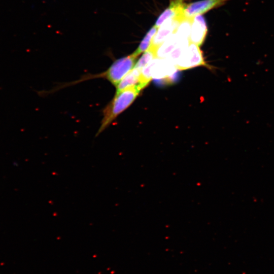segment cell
I'll return each mask as SVG.
<instances>
[{"label":"cell","instance_id":"7c38bea8","mask_svg":"<svg viewBox=\"0 0 274 274\" xmlns=\"http://www.w3.org/2000/svg\"><path fill=\"white\" fill-rule=\"evenodd\" d=\"M156 58V50L149 47L136 62L134 67L141 71L151 60Z\"/></svg>","mask_w":274,"mask_h":274},{"label":"cell","instance_id":"ba28073f","mask_svg":"<svg viewBox=\"0 0 274 274\" xmlns=\"http://www.w3.org/2000/svg\"><path fill=\"white\" fill-rule=\"evenodd\" d=\"M184 0H172L169 6L159 15L154 25L159 27L165 20L174 18L183 19L182 11L185 5Z\"/></svg>","mask_w":274,"mask_h":274},{"label":"cell","instance_id":"9c48e42d","mask_svg":"<svg viewBox=\"0 0 274 274\" xmlns=\"http://www.w3.org/2000/svg\"><path fill=\"white\" fill-rule=\"evenodd\" d=\"M180 39L175 32L173 33L156 49V58H166L177 47Z\"/></svg>","mask_w":274,"mask_h":274},{"label":"cell","instance_id":"30bf717a","mask_svg":"<svg viewBox=\"0 0 274 274\" xmlns=\"http://www.w3.org/2000/svg\"><path fill=\"white\" fill-rule=\"evenodd\" d=\"M141 72L139 70L133 67L117 85L116 87V92L121 91L129 87L137 85L139 86Z\"/></svg>","mask_w":274,"mask_h":274},{"label":"cell","instance_id":"6da1fadb","mask_svg":"<svg viewBox=\"0 0 274 274\" xmlns=\"http://www.w3.org/2000/svg\"><path fill=\"white\" fill-rule=\"evenodd\" d=\"M142 89L138 85L129 87L116 93L103 110V116L96 135L105 130L112 122L134 101Z\"/></svg>","mask_w":274,"mask_h":274},{"label":"cell","instance_id":"8fae6325","mask_svg":"<svg viewBox=\"0 0 274 274\" xmlns=\"http://www.w3.org/2000/svg\"><path fill=\"white\" fill-rule=\"evenodd\" d=\"M157 30V27L155 25L149 29L141 41L137 49L132 54L134 57H137L141 53L149 49Z\"/></svg>","mask_w":274,"mask_h":274},{"label":"cell","instance_id":"52a82bcc","mask_svg":"<svg viewBox=\"0 0 274 274\" xmlns=\"http://www.w3.org/2000/svg\"><path fill=\"white\" fill-rule=\"evenodd\" d=\"M208 31L206 21L202 14L192 18L189 41L200 46L204 42Z\"/></svg>","mask_w":274,"mask_h":274},{"label":"cell","instance_id":"3957f363","mask_svg":"<svg viewBox=\"0 0 274 274\" xmlns=\"http://www.w3.org/2000/svg\"><path fill=\"white\" fill-rule=\"evenodd\" d=\"M204 64L202 54L199 46L190 42L187 48L180 57L176 66L177 70H183Z\"/></svg>","mask_w":274,"mask_h":274},{"label":"cell","instance_id":"7a4b0ae2","mask_svg":"<svg viewBox=\"0 0 274 274\" xmlns=\"http://www.w3.org/2000/svg\"><path fill=\"white\" fill-rule=\"evenodd\" d=\"M136 58L131 54L115 60L104 72L87 77L86 80L102 78L109 81L115 87L122 79L134 67Z\"/></svg>","mask_w":274,"mask_h":274},{"label":"cell","instance_id":"8992f818","mask_svg":"<svg viewBox=\"0 0 274 274\" xmlns=\"http://www.w3.org/2000/svg\"><path fill=\"white\" fill-rule=\"evenodd\" d=\"M179 18H170L165 20L159 27L154 35L150 47L156 50L169 36L174 33L180 21Z\"/></svg>","mask_w":274,"mask_h":274},{"label":"cell","instance_id":"5b68a950","mask_svg":"<svg viewBox=\"0 0 274 274\" xmlns=\"http://www.w3.org/2000/svg\"><path fill=\"white\" fill-rule=\"evenodd\" d=\"M150 74L152 78L162 79L170 78L177 68L175 64L167 58H155L150 62Z\"/></svg>","mask_w":274,"mask_h":274},{"label":"cell","instance_id":"277c9868","mask_svg":"<svg viewBox=\"0 0 274 274\" xmlns=\"http://www.w3.org/2000/svg\"><path fill=\"white\" fill-rule=\"evenodd\" d=\"M229 0H201L185 5L182 11L183 18L192 19L195 16L202 14L218 7Z\"/></svg>","mask_w":274,"mask_h":274}]
</instances>
